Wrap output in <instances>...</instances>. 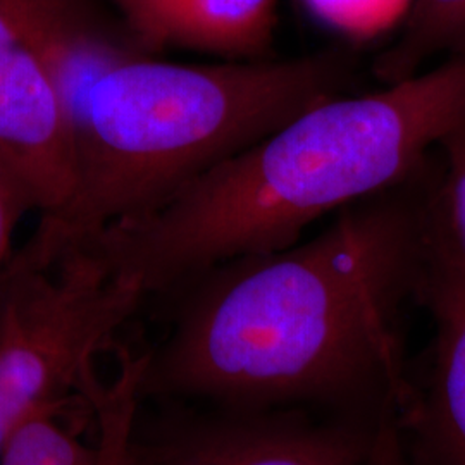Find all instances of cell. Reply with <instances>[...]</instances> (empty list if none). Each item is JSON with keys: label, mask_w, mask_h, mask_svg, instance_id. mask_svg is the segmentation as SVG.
<instances>
[{"label": "cell", "mask_w": 465, "mask_h": 465, "mask_svg": "<svg viewBox=\"0 0 465 465\" xmlns=\"http://www.w3.org/2000/svg\"><path fill=\"white\" fill-rule=\"evenodd\" d=\"M436 150L307 242L184 282L173 326L140 353L142 401L393 419L407 324L428 272Z\"/></svg>", "instance_id": "cell-1"}, {"label": "cell", "mask_w": 465, "mask_h": 465, "mask_svg": "<svg viewBox=\"0 0 465 465\" xmlns=\"http://www.w3.org/2000/svg\"><path fill=\"white\" fill-rule=\"evenodd\" d=\"M465 126V52L397 84L322 100L145 216L86 243L147 297L232 259L286 249L328 214L386 190Z\"/></svg>", "instance_id": "cell-2"}, {"label": "cell", "mask_w": 465, "mask_h": 465, "mask_svg": "<svg viewBox=\"0 0 465 465\" xmlns=\"http://www.w3.org/2000/svg\"><path fill=\"white\" fill-rule=\"evenodd\" d=\"M361 67V50L350 45L221 64L136 54L71 84L61 95L69 197L40 216L19 250L47 262L149 214L288 119L350 94Z\"/></svg>", "instance_id": "cell-3"}, {"label": "cell", "mask_w": 465, "mask_h": 465, "mask_svg": "<svg viewBox=\"0 0 465 465\" xmlns=\"http://www.w3.org/2000/svg\"><path fill=\"white\" fill-rule=\"evenodd\" d=\"M145 293L88 249L15 252L0 282V450L35 412L82 400L95 362Z\"/></svg>", "instance_id": "cell-4"}, {"label": "cell", "mask_w": 465, "mask_h": 465, "mask_svg": "<svg viewBox=\"0 0 465 465\" xmlns=\"http://www.w3.org/2000/svg\"><path fill=\"white\" fill-rule=\"evenodd\" d=\"M142 405L124 465H366L388 420L311 411Z\"/></svg>", "instance_id": "cell-5"}, {"label": "cell", "mask_w": 465, "mask_h": 465, "mask_svg": "<svg viewBox=\"0 0 465 465\" xmlns=\"http://www.w3.org/2000/svg\"><path fill=\"white\" fill-rule=\"evenodd\" d=\"M0 161L28 188L40 216L69 197L66 116L35 45L26 0H0Z\"/></svg>", "instance_id": "cell-6"}, {"label": "cell", "mask_w": 465, "mask_h": 465, "mask_svg": "<svg viewBox=\"0 0 465 465\" xmlns=\"http://www.w3.org/2000/svg\"><path fill=\"white\" fill-rule=\"evenodd\" d=\"M430 345L411 359L393 417L411 465H465V284L426 282Z\"/></svg>", "instance_id": "cell-7"}, {"label": "cell", "mask_w": 465, "mask_h": 465, "mask_svg": "<svg viewBox=\"0 0 465 465\" xmlns=\"http://www.w3.org/2000/svg\"><path fill=\"white\" fill-rule=\"evenodd\" d=\"M276 26L278 0H182L169 47L261 61L271 57Z\"/></svg>", "instance_id": "cell-8"}, {"label": "cell", "mask_w": 465, "mask_h": 465, "mask_svg": "<svg viewBox=\"0 0 465 465\" xmlns=\"http://www.w3.org/2000/svg\"><path fill=\"white\" fill-rule=\"evenodd\" d=\"M426 282L465 284V126L436 147L428 202Z\"/></svg>", "instance_id": "cell-9"}, {"label": "cell", "mask_w": 465, "mask_h": 465, "mask_svg": "<svg viewBox=\"0 0 465 465\" xmlns=\"http://www.w3.org/2000/svg\"><path fill=\"white\" fill-rule=\"evenodd\" d=\"M465 52V0H416L397 38L371 63L381 84L416 76L434 63Z\"/></svg>", "instance_id": "cell-10"}, {"label": "cell", "mask_w": 465, "mask_h": 465, "mask_svg": "<svg viewBox=\"0 0 465 465\" xmlns=\"http://www.w3.org/2000/svg\"><path fill=\"white\" fill-rule=\"evenodd\" d=\"M138 380V355L121 350L116 376L104 382L97 378L86 388L84 405L95 422V465H124L130 432L142 405Z\"/></svg>", "instance_id": "cell-11"}, {"label": "cell", "mask_w": 465, "mask_h": 465, "mask_svg": "<svg viewBox=\"0 0 465 465\" xmlns=\"http://www.w3.org/2000/svg\"><path fill=\"white\" fill-rule=\"evenodd\" d=\"M67 405L47 407L28 417L0 450V465H95L88 447L63 420Z\"/></svg>", "instance_id": "cell-12"}, {"label": "cell", "mask_w": 465, "mask_h": 465, "mask_svg": "<svg viewBox=\"0 0 465 465\" xmlns=\"http://www.w3.org/2000/svg\"><path fill=\"white\" fill-rule=\"evenodd\" d=\"M321 26L359 49L400 30L416 0H295Z\"/></svg>", "instance_id": "cell-13"}, {"label": "cell", "mask_w": 465, "mask_h": 465, "mask_svg": "<svg viewBox=\"0 0 465 465\" xmlns=\"http://www.w3.org/2000/svg\"><path fill=\"white\" fill-rule=\"evenodd\" d=\"M117 16L150 54L169 47L171 30L182 0H109Z\"/></svg>", "instance_id": "cell-14"}, {"label": "cell", "mask_w": 465, "mask_h": 465, "mask_svg": "<svg viewBox=\"0 0 465 465\" xmlns=\"http://www.w3.org/2000/svg\"><path fill=\"white\" fill-rule=\"evenodd\" d=\"M30 211H36L32 193L16 173L0 161V282L13 255L11 240L17 223Z\"/></svg>", "instance_id": "cell-15"}, {"label": "cell", "mask_w": 465, "mask_h": 465, "mask_svg": "<svg viewBox=\"0 0 465 465\" xmlns=\"http://www.w3.org/2000/svg\"><path fill=\"white\" fill-rule=\"evenodd\" d=\"M366 465H409V460L393 430L386 428L380 432Z\"/></svg>", "instance_id": "cell-16"}]
</instances>
